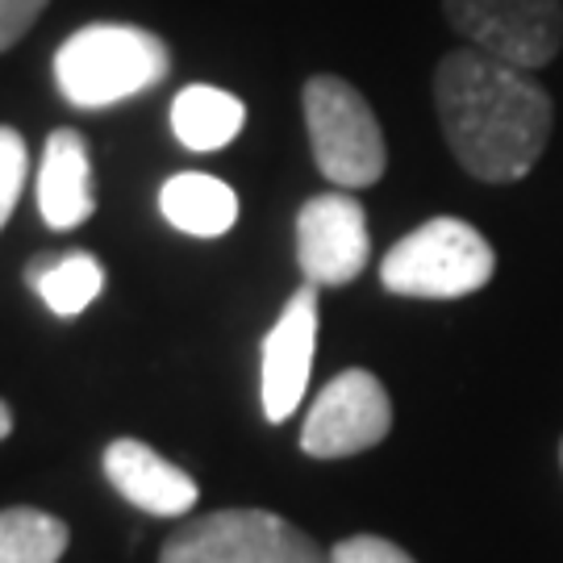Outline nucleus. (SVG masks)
<instances>
[{
    "label": "nucleus",
    "instance_id": "7",
    "mask_svg": "<svg viewBox=\"0 0 563 563\" xmlns=\"http://www.w3.org/2000/svg\"><path fill=\"white\" fill-rule=\"evenodd\" d=\"M388 430H393V401L384 384L363 367H346L318 393L301 426V451L313 460H346L384 443Z\"/></svg>",
    "mask_w": 563,
    "mask_h": 563
},
{
    "label": "nucleus",
    "instance_id": "4",
    "mask_svg": "<svg viewBox=\"0 0 563 563\" xmlns=\"http://www.w3.org/2000/svg\"><path fill=\"white\" fill-rule=\"evenodd\" d=\"M313 163L339 188H367L388 167V146L372 104L342 76H313L301 92Z\"/></svg>",
    "mask_w": 563,
    "mask_h": 563
},
{
    "label": "nucleus",
    "instance_id": "6",
    "mask_svg": "<svg viewBox=\"0 0 563 563\" xmlns=\"http://www.w3.org/2000/svg\"><path fill=\"white\" fill-rule=\"evenodd\" d=\"M451 30L472 51L539 71L563 46V0H443Z\"/></svg>",
    "mask_w": 563,
    "mask_h": 563
},
{
    "label": "nucleus",
    "instance_id": "2",
    "mask_svg": "<svg viewBox=\"0 0 563 563\" xmlns=\"http://www.w3.org/2000/svg\"><path fill=\"white\" fill-rule=\"evenodd\" d=\"M172 71V51L159 34L121 21L84 25L55 51V84L76 109H109L151 92Z\"/></svg>",
    "mask_w": 563,
    "mask_h": 563
},
{
    "label": "nucleus",
    "instance_id": "16",
    "mask_svg": "<svg viewBox=\"0 0 563 563\" xmlns=\"http://www.w3.org/2000/svg\"><path fill=\"white\" fill-rule=\"evenodd\" d=\"M25 139H21L13 125H0V230L13 218V209L21 201V188H25Z\"/></svg>",
    "mask_w": 563,
    "mask_h": 563
},
{
    "label": "nucleus",
    "instance_id": "13",
    "mask_svg": "<svg viewBox=\"0 0 563 563\" xmlns=\"http://www.w3.org/2000/svg\"><path fill=\"white\" fill-rule=\"evenodd\" d=\"M246 125V104L213 84H188L172 101V134L188 151H222L242 134Z\"/></svg>",
    "mask_w": 563,
    "mask_h": 563
},
{
    "label": "nucleus",
    "instance_id": "15",
    "mask_svg": "<svg viewBox=\"0 0 563 563\" xmlns=\"http://www.w3.org/2000/svg\"><path fill=\"white\" fill-rule=\"evenodd\" d=\"M71 543L63 518L46 509H0V563H59Z\"/></svg>",
    "mask_w": 563,
    "mask_h": 563
},
{
    "label": "nucleus",
    "instance_id": "9",
    "mask_svg": "<svg viewBox=\"0 0 563 563\" xmlns=\"http://www.w3.org/2000/svg\"><path fill=\"white\" fill-rule=\"evenodd\" d=\"M313 351H318V284H301L263 339L260 401L267 422L280 426L297 413L313 372Z\"/></svg>",
    "mask_w": 563,
    "mask_h": 563
},
{
    "label": "nucleus",
    "instance_id": "8",
    "mask_svg": "<svg viewBox=\"0 0 563 563\" xmlns=\"http://www.w3.org/2000/svg\"><path fill=\"white\" fill-rule=\"evenodd\" d=\"M372 255L367 213L351 192H322L309 197L297 213V263L305 284L342 288L363 276Z\"/></svg>",
    "mask_w": 563,
    "mask_h": 563
},
{
    "label": "nucleus",
    "instance_id": "14",
    "mask_svg": "<svg viewBox=\"0 0 563 563\" xmlns=\"http://www.w3.org/2000/svg\"><path fill=\"white\" fill-rule=\"evenodd\" d=\"M25 284L38 292L55 318H80L101 297L104 267L88 251H51L25 267Z\"/></svg>",
    "mask_w": 563,
    "mask_h": 563
},
{
    "label": "nucleus",
    "instance_id": "10",
    "mask_svg": "<svg viewBox=\"0 0 563 563\" xmlns=\"http://www.w3.org/2000/svg\"><path fill=\"white\" fill-rule=\"evenodd\" d=\"M101 467L125 501L155 518H180L201 497L197 481L184 467L163 460L155 446L139 443V439H113L104 446Z\"/></svg>",
    "mask_w": 563,
    "mask_h": 563
},
{
    "label": "nucleus",
    "instance_id": "18",
    "mask_svg": "<svg viewBox=\"0 0 563 563\" xmlns=\"http://www.w3.org/2000/svg\"><path fill=\"white\" fill-rule=\"evenodd\" d=\"M46 4L51 0H0V55L13 51L30 34V25L38 21V13Z\"/></svg>",
    "mask_w": 563,
    "mask_h": 563
},
{
    "label": "nucleus",
    "instance_id": "19",
    "mask_svg": "<svg viewBox=\"0 0 563 563\" xmlns=\"http://www.w3.org/2000/svg\"><path fill=\"white\" fill-rule=\"evenodd\" d=\"M9 434H13V409L0 401V443H4Z\"/></svg>",
    "mask_w": 563,
    "mask_h": 563
},
{
    "label": "nucleus",
    "instance_id": "5",
    "mask_svg": "<svg viewBox=\"0 0 563 563\" xmlns=\"http://www.w3.org/2000/svg\"><path fill=\"white\" fill-rule=\"evenodd\" d=\"M159 563H330V551L272 509H213L184 522Z\"/></svg>",
    "mask_w": 563,
    "mask_h": 563
},
{
    "label": "nucleus",
    "instance_id": "20",
    "mask_svg": "<svg viewBox=\"0 0 563 563\" xmlns=\"http://www.w3.org/2000/svg\"><path fill=\"white\" fill-rule=\"evenodd\" d=\"M560 463H563V443H560Z\"/></svg>",
    "mask_w": 563,
    "mask_h": 563
},
{
    "label": "nucleus",
    "instance_id": "17",
    "mask_svg": "<svg viewBox=\"0 0 563 563\" xmlns=\"http://www.w3.org/2000/svg\"><path fill=\"white\" fill-rule=\"evenodd\" d=\"M330 563H418L405 547L388 543L380 534H355L330 547Z\"/></svg>",
    "mask_w": 563,
    "mask_h": 563
},
{
    "label": "nucleus",
    "instance_id": "1",
    "mask_svg": "<svg viewBox=\"0 0 563 563\" xmlns=\"http://www.w3.org/2000/svg\"><path fill=\"white\" fill-rule=\"evenodd\" d=\"M434 104L451 155L484 184L522 180L551 139V97L522 67L463 46L434 71Z\"/></svg>",
    "mask_w": 563,
    "mask_h": 563
},
{
    "label": "nucleus",
    "instance_id": "12",
    "mask_svg": "<svg viewBox=\"0 0 563 563\" xmlns=\"http://www.w3.org/2000/svg\"><path fill=\"white\" fill-rule=\"evenodd\" d=\"M159 213L192 239H222L239 222V192L218 176L180 172L159 188Z\"/></svg>",
    "mask_w": 563,
    "mask_h": 563
},
{
    "label": "nucleus",
    "instance_id": "3",
    "mask_svg": "<svg viewBox=\"0 0 563 563\" xmlns=\"http://www.w3.org/2000/svg\"><path fill=\"white\" fill-rule=\"evenodd\" d=\"M497 272V255L476 225L460 218H430L409 230L380 263V284L397 297L455 301L472 297Z\"/></svg>",
    "mask_w": 563,
    "mask_h": 563
},
{
    "label": "nucleus",
    "instance_id": "11",
    "mask_svg": "<svg viewBox=\"0 0 563 563\" xmlns=\"http://www.w3.org/2000/svg\"><path fill=\"white\" fill-rule=\"evenodd\" d=\"M38 213L51 230H76L97 213V184H92L88 142L71 125L55 130L42 146Z\"/></svg>",
    "mask_w": 563,
    "mask_h": 563
}]
</instances>
